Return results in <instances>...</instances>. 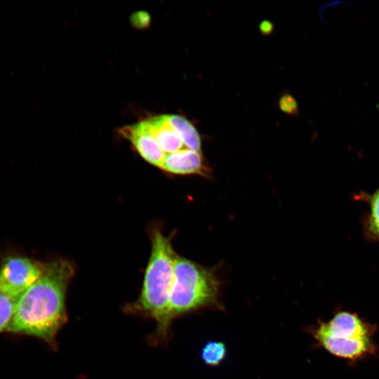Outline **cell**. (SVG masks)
Here are the masks:
<instances>
[{"label":"cell","instance_id":"11","mask_svg":"<svg viewBox=\"0 0 379 379\" xmlns=\"http://www.w3.org/2000/svg\"><path fill=\"white\" fill-rule=\"evenodd\" d=\"M16 300L0 291V332L7 331L14 314Z\"/></svg>","mask_w":379,"mask_h":379},{"label":"cell","instance_id":"1","mask_svg":"<svg viewBox=\"0 0 379 379\" xmlns=\"http://www.w3.org/2000/svg\"><path fill=\"white\" fill-rule=\"evenodd\" d=\"M73 274L67 260L46 264L41 277L17 298L6 331L34 336L54 347L56 335L67 321L66 292Z\"/></svg>","mask_w":379,"mask_h":379},{"label":"cell","instance_id":"8","mask_svg":"<svg viewBox=\"0 0 379 379\" xmlns=\"http://www.w3.org/2000/svg\"><path fill=\"white\" fill-rule=\"evenodd\" d=\"M142 121L166 154L184 149L181 138L169 124L166 114L154 116Z\"/></svg>","mask_w":379,"mask_h":379},{"label":"cell","instance_id":"2","mask_svg":"<svg viewBox=\"0 0 379 379\" xmlns=\"http://www.w3.org/2000/svg\"><path fill=\"white\" fill-rule=\"evenodd\" d=\"M176 257L169 239L160 231L154 230L151 255L140 297L126 307L127 312L142 314L156 321L157 328L153 338L157 340H165L171 326L168 308Z\"/></svg>","mask_w":379,"mask_h":379},{"label":"cell","instance_id":"12","mask_svg":"<svg viewBox=\"0 0 379 379\" xmlns=\"http://www.w3.org/2000/svg\"><path fill=\"white\" fill-rule=\"evenodd\" d=\"M369 204L368 228L374 236L379 238V188L370 196Z\"/></svg>","mask_w":379,"mask_h":379},{"label":"cell","instance_id":"6","mask_svg":"<svg viewBox=\"0 0 379 379\" xmlns=\"http://www.w3.org/2000/svg\"><path fill=\"white\" fill-rule=\"evenodd\" d=\"M119 131L122 136L131 142L141 157L150 164L161 168L166 154L161 149L142 121L133 125L125 126Z\"/></svg>","mask_w":379,"mask_h":379},{"label":"cell","instance_id":"10","mask_svg":"<svg viewBox=\"0 0 379 379\" xmlns=\"http://www.w3.org/2000/svg\"><path fill=\"white\" fill-rule=\"evenodd\" d=\"M227 354L224 343L210 341L201 350V358L206 365L216 366L221 364Z\"/></svg>","mask_w":379,"mask_h":379},{"label":"cell","instance_id":"15","mask_svg":"<svg viewBox=\"0 0 379 379\" xmlns=\"http://www.w3.org/2000/svg\"><path fill=\"white\" fill-rule=\"evenodd\" d=\"M259 29L262 35L268 36L273 32L274 25L271 21L265 20L260 23Z\"/></svg>","mask_w":379,"mask_h":379},{"label":"cell","instance_id":"5","mask_svg":"<svg viewBox=\"0 0 379 379\" xmlns=\"http://www.w3.org/2000/svg\"><path fill=\"white\" fill-rule=\"evenodd\" d=\"M46 265L24 257H8L0 268V291L14 298L44 274Z\"/></svg>","mask_w":379,"mask_h":379},{"label":"cell","instance_id":"3","mask_svg":"<svg viewBox=\"0 0 379 379\" xmlns=\"http://www.w3.org/2000/svg\"><path fill=\"white\" fill-rule=\"evenodd\" d=\"M203 308L222 310L220 281L215 273L192 260L177 255L170 295L168 319Z\"/></svg>","mask_w":379,"mask_h":379},{"label":"cell","instance_id":"14","mask_svg":"<svg viewBox=\"0 0 379 379\" xmlns=\"http://www.w3.org/2000/svg\"><path fill=\"white\" fill-rule=\"evenodd\" d=\"M130 20L133 27L137 29H145L149 27L151 17L147 11H139L132 13Z\"/></svg>","mask_w":379,"mask_h":379},{"label":"cell","instance_id":"4","mask_svg":"<svg viewBox=\"0 0 379 379\" xmlns=\"http://www.w3.org/2000/svg\"><path fill=\"white\" fill-rule=\"evenodd\" d=\"M312 331L323 348L340 358L357 360L373 354L376 349L373 326L347 311L336 313L327 321H320Z\"/></svg>","mask_w":379,"mask_h":379},{"label":"cell","instance_id":"13","mask_svg":"<svg viewBox=\"0 0 379 379\" xmlns=\"http://www.w3.org/2000/svg\"><path fill=\"white\" fill-rule=\"evenodd\" d=\"M278 105L279 109L288 115L295 116L298 114V102L295 98L288 93H284L279 98Z\"/></svg>","mask_w":379,"mask_h":379},{"label":"cell","instance_id":"9","mask_svg":"<svg viewBox=\"0 0 379 379\" xmlns=\"http://www.w3.org/2000/svg\"><path fill=\"white\" fill-rule=\"evenodd\" d=\"M166 118L186 148L201 152V140L199 133L189 120L178 114H166Z\"/></svg>","mask_w":379,"mask_h":379},{"label":"cell","instance_id":"7","mask_svg":"<svg viewBox=\"0 0 379 379\" xmlns=\"http://www.w3.org/2000/svg\"><path fill=\"white\" fill-rule=\"evenodd\" d=\"M160 168L173 175L206 176L210 174L201 152L187 148L166 154Z\"/></svg>","mask_w":379,"mask_h":379}]
</instances>
